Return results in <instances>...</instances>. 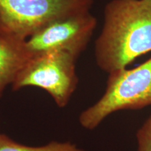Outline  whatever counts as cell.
Wrapping results in <instances>:
<instances>
[{"mask_svg":"<svg viewBox=\"0 0 151 151\" xmlns=\"http://www.w3.org/2000/svg\"><path fill=\"white\" fill-rule=\"evenodd\" d=\"M93 0H0V36L25 41L55 19L90 10Z\"/></svg>","mask_w":151,"mask_h":151,"instance_id":"cell-4","label":"cell"},{"mask_svg":"<svg viewBox=\"0 0 151 151\" xmlns=\"http://www.w3.org/2000/svg\"><path fill=\"white\" fill-rule=\"evenodd\" d=\"M0 151H84L70 143L52 141L43 146L32 147L20 144L5 134H0Z\"/></svg>","mask_w":151,"mask_h":151,"instance_id":"cell-7","label":"cell"},{"mask_svg":"<svg viewBox=\"0 0 151 151\" xmlns=\"http://www.w3.org/2000/svg\"><path fill=\"white\" fill-rule=\"evenodd\" d=\"M151 105V58L132 69L109 73L105 92L81 113L79 122L87 129H94L113 113L137 110Z\"/></svg>","mask_w":151,"mask_h":151,"instance_id":"cell-2","label":"cell"},{"mask_svg":"<svg viewBox=\"0 0 151 151\" xmlns=\"http://www.w3.org/2000/svg\"><path fill=\"white\" fill-rule=\"evenodd\" d=\"M97 26L90 10L69 14L52 20L24 42L31 57L53 50H64L79 56L86 49Z\"/></svg>","mask_w":151,"mask_h":151,"instance_id":"cell-5","label":"cell"},{"mask_svg":"<svg viewBox=\"0 0 151 151\" xmlns=\"http://www.w3.org/2000/svg\"><path fill=\"white\" fill-rule=\"evenodd\" d=\"M24 42L0 36V97L29 59Z\"/></svg>","mask_w":151,"mask_h":151,"instance_id":"cell-6","label":"cell"},{"mask_svg":"<svg viewBox=\"0 0 151 151\" xmlns=\"http://www.w3.org/2000/svg\"><path fill=\"white\" fill-rule=\"evenodd\" d=\"M78 57L64 50L31 57L17 75L12 89L38 87L46 90L58 106L65 107L78 84L75 67Z\"/></svg>","mask_w":151,"mask_h":151,"instance_id":"cell-3","label":"cell"},{"mask_svg":"<svg viewBox=\"0 0 151 151\" xmlns=\"http://www.w3.org/2000/svg\"><path fill=\"white\" fill-rule=\"evenodd\" d=\"M151 51V0H112L106 5L95 58L110 73Z\"/></svg>","mask_w":151,"mask_h":151,"instance_id":"cell-1","label":"cell"},{"mask_svg":"<svg viewBox=\"0 0 151 151\" xmlns=\"http://www.w3.org/2000/svg\"><path fill=\"white\" fill-rule=\"evenodd\" d=\"M137 151H151V114L137 133Z\"/></svg>","mask_w":151,"mask_h":151,"instance_id":"cell-8","label":"cell"}]
</instances>
